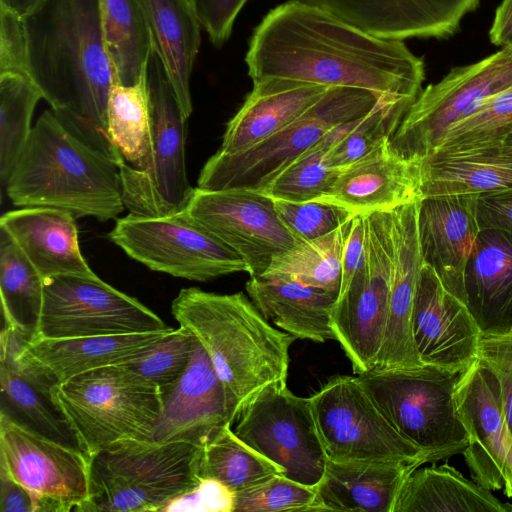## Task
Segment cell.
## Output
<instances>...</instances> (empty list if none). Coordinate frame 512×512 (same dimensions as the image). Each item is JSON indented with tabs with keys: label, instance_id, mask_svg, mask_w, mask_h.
<instances>
[{
	"label": "cell",
	"instance_id": "d4e9b609",
	"mask_svg": "<svg viewBox=\"0 0 512 512\" xmlns=\"http://www.w3.org/2000/svg\"><path fill=\"white\" fill-rule=\"evenodd\" d=\"M389 140L340 169L329 194L319 200L366 216L421 199L419 161L398 155Z\"/></svg>",
	"mask_w": 512,
	"mask_h": 512
},
{
	"label": "cell",
	"instance_id": "f35d334b",
	"mask_svg": "<svg viewBox=\"0 0 512 512\" xmlns=\"http://www.w3.org/2000/svg\"><path fill=\"white\" fill-rule=\"evenodd\" d=\"M341 227L320 238L300 242L276 256L262 275L284 277L303 284L340 293Z\"/></svg>",
	"mask_w": 512,
	"mask_h": 512
},
{
	"label": "cell",
	"instance_id": "277c9868",
	"mask_svg": "<svg viewBox=\"0 0 512 512\" xmlns=\"http://www.w3.org/2000/svg\"><path fill=\"white\" fill-rule=\"evenodd\" d=\"M119 160L94 147L50 110L33 125L5 185L17 207L45 206L76 219H117L125 209Z\"/></svg>",
	"mask_w": 512,
	"mask_h": 512
},
{
	"label": "cell",
	"instance_id": "816d5d0a",
	"mask_svg": "<svg viewBox=\"0 0 512 512\" xmlns=\"http://www.w3.org/2000/svg\"><path fill=\"white\" fill-rule=\"evenodd\" d=\"M341 232L342 281L339 295L346 291L364 259L366 249L365 217L353 215L341 226Z\"/></svg>",
	"mask_w": 512,
	"mask_h": 512
},
{
	"label": "cell",
	"instance_id": "f907efd6",
	"mask_svg": "<svg viewBox=\"0 0 512 512\" xmlns=\"http://www.w3.org/2000/svg\"><path fill=\"white\" fill-rule=\"evenodd\" d=\"M210 42L221 47L230 38L234 23L248 0H187Z\"/></svg>",
	"mask_w": 512,
	"mask_h": 512
},
{
	"label": "cell",
	"instance_id": "ab89813d",
	"mask_svg": "<svg viewBox=\"0 0 512 512\" xmlns=\"http://www.w3.org/2000/svg\"><path fill=\"white\" fill-rule=\"evenodd\" d=\"M511 131L512 86L495 94L474 113L450 127L431 154L486 146Z\"/></svg>",
	"mask_w": 512,
	"mask_h": 512
},
{
	"label": "cell",
	"instance_id": "52a82bcc",
	"mask_svg": "<svg viewBox=\"0 0 512 512\" xmlns=\"http://www.w3.org/2000/svg\"><path fill=\"white\" fill-rule=\"evenodd\" d=\"M460 375L422 365L373 368L357 376L397 431L423 452L428 462H436L462 454L468 444L456 402Z\"/></svg>",
	"mask_w": 512,
	"mask_h": 512
},
{
	"label": "cell",
	"instance_id": "b9f144b4",
	"mask_svg": "<svg viewBox=\"0 0 512 512\" xmlns=\"http://www.w3.org/2000/svg\"><path fill=\"white\" fill-rule=\"evenodd\" d=\"M195 343L193 334L179 326L145 352L122 365L136 379L163 393L186 371Z\"/></svg>",
	"mask_w": 512,
	"mask_h": 512
},
{
	"label": "cell",
	"instance_id": "681fc988",
	"mask_svg": "<svg viewBox=\"0 0 512 512\" xmlns=\"http://www.w3.org/2000/svg\"><path fill=\"white\" fill-rule=\"evenodd\" d=\"M235 492L223 483L201 478L188 492L170 500L160 512H234Z\"/></svg>",
	"mask_w": 512,
	"mask_h": 512
},
{
	"label": "cell",
	"instance_id": "cb8c5ba5",
	"mask_svg": "<svg viewBox=\"0 0 512 512\" xmlns=\"http://www.w3.org/2000/svg\"><path fill=\"white\" fill-rule=\"evenodd\" d=\"M476 195L422 197L418 235L423 263L464 302V273L480 232Z\"/></svg>",
	"mask_w": 512,
	"mask_h": 512
},
{
	"label": "cell",
	"instance_id": "f546056e",
	"mask_svg": "<svg viewBox=\"0 0 512 512\" xmlns=\"http://www.w3.org/2000/svg\"><path fill=\"white\" fill-rule=\"evenodd\" d=\"M246 291L268 321L296 339L335 340L331 314L338 294L270 275L250 277Z\"/></svg>",
	"mask_w": 512,
	"mask_h": 512
},
{
	"label": "cell",
	"instance_id": "74e56055",
	"mask_svg": "<svg viewBox=\"0 0 512 512\" xmlns=\"http://www.w3.org/2000/svg\"><path fill=\"white\" fill-rule=\"evenodd\" d=\"M43 94L29 74L0 73V180L5 187L32 130Z\"/></svg>",
	"mask_w": 512,
	"mask_h": 512
},
{
	"label": "cell",
	"instance_id": "4316f807",
	"mask_svg": "<svg viewBox=\"0 0 512 512\" xmlns=\"http://www.w3.org/2000/svg\"><path fill=\"white\" fill-rule=\"evenodd\" d=\"M464 303L482 337L512 333V231L480 230L465 268Z\"/></svg>",
	"mask_w": 512,
	"mask_h": 512
},
{
	"label": "cell",
	"instance_id": "9c48e42d",
	"mask_svg": "<svg viewBox=\"0 0 512 512\" xmlns=\"http://www.w3.org/2000/svg\"><path fill=\"white\" fill-rule=\"evenodd\" d=\"M152 103V146L142 169L119 164L122 197L129 213L165 216L185 209L194 188L185 162L187 117L152 43L148 63Z\"/></svg>",
	"mask_w": 512,
	"mask_h": 512
},
{
	"label": "cell",
	"instance_id": "7a4b0ae2",
	"mask_svg": "<svg viewBox=\"0 0 512 512\" xmlns=\"http://www.w3.org/2000/svg\"><path fill=\"white\" fill-rule=\"evenodd\" d=\"M29 72L55 114L121 159L107 130L113 68L98 0H40L24 15Z\"/></svg>",
	"mask_w": 512,
	"mask_h": 512
},
{
	"label": "cell",
	"instance_id": "2e32d148",
	"mask_svg": "<svg viewBox=\"0 0 512 512\" xmlns=\"http://www.w3.org/2000/svg\"><path fill=\"white\" fill-rule=\"evenodd\" d=\"M168 327L139 300L99 277L60 276L44 282L40 313L28 341L144 333Z\"/></svg>",
	"mask_w": 512,
	"mask_h": 512
},
{
	"label": "cell",
	"instance_id": "ffe728a7",
	"mask_svg": "<svg viewBox=\"0 0 512 512\" xmlns=\"http://www.w3.org/2000/svg\"><path fill=\"white\" fill-rule=\"evenodd\" d=\"M412 331L423 365L463 373L477 360L482 335L474 317L424 263L414 298Z\"/></svg>",
	"mask_w": 512,
	"mask_h": 512
},
{
	"label": "cell",
	"instance_id": "5b68a950",
	"mask_svg": "<svg viewBox=\"0 0 512 512\" xmlns=\"http://www.w3.org/2000/svg\"><path fill=\"white\" fill-rule=\"evenodd\" d=\"M48 399L89 457L125 441H145L163 409L159 389L122 364L93 369L52 385Z\"/></svg>",
	"mask_w": 512,
	"mask_h": 512
},
{
	"label": "cell",
	"instance_id": "db71d44e",
	"mask_svg": "<svg viewBox=\"0 0 512 512\" xmlns=\"http://www.w3.org/2000/svg\"><path fill=\"white\" fill-rule=\"evenodd\" d=\"M0 511L1 512H37L36 505L20 484L0 472Z\"/></svg>",
	"mask_w": 512,
	"mask_h": 512
},
{
	"label": "cell",
	"instance_id": "4fadbf2b",
	"mask_svg": "<svg viewBox=\"0 0 512 512\" xmlns=\"http://www.w3.org/2000/svg\"><path fill=\"white\" fill-rule=\"evenodd\" d=\"M235 422V434L278 465L282 475L310 487L321 481L328 457L310 398L293 394L286 382H274L243 406Z\"/></svg>",
	"mask_w": 512,
	"mask_h": 512
},
{
	"label": "cell",
	"instance_id": "d590c367",
	"mask_svg": "<svg viewBox=\"0 0 512 512\" xmlns=\"http://www.w3.org/2000/svg\"><path fill=\"white\" fill-rule=\"evenodd\" d=\"M231 425L215 428L203 441L201 478L215 479L236 493L282 474L278 465L242 441Z\"/></svg>",
	"mask_w": 512,
	"mask_h": 512
},
{
	"label": "cell",
	"instance_id": "5bb4252c",
	"mask_svg": "<svg viewBox=\"0 0 512 512\" xmlns=\"http://www.w3.org/2000/svg\"><path fill=\"white\" fill-rule=\"evenodd\" d=\"M365 217L364 259L331 314V328L351 362L354 374L374 368L388 316L392 235L391 211Z\"/></svg>",
	"mask_w": 512,
	"mask_h": 512
},
{
	"label": "cell",
	"instance_id": "6da1fadb",
	"mask_svg": "<svg viewBox=\"0 0 512 512\" xmlns=\"http://www.w3.org/2000/svg\"><path fill=\"white\" fill-rule=\"evenodd\" d=\"M252 81L279 78L413 97L425 65L401 40L373 36L301 0L271 9L254 28L245 56Z\"/></svg>",
	"mask_w": 512,
	"mask_h": 512
},
{
	"label": "cell",
	"instance_id": "680465c9",
	"mask_svg": "<svg viewBox=\"0 0 512 512\" xmlns=\"http://www.w3.org/2000/svg\"><path fill=\"white\" fill-rule=\"evenodd\" d=\"M512 46V45H511Z\"/></svg>",
	"mask_w": 512,
	"mask_h": 512
},
{
	"label": "cell",
	"instance_id": "ac0fdd59",
	"mask_svg": "<svg viewBox=\"0 0 512 512\" xmlns=\"http://www.w3.org/2000/svg\"><path fill=\"white\" fill-rule=\"evenodd\" d=\"M175 328L160 331L28 341L3 327L0 361L17 368L48 397L49 388L78 374L139 356Z\"/></svg>",
	"mask_w": 512,
	"mask_h": 512
},
{
	"label": "cell",
	"instance_id": "d6a6232c",
	"mask_svg": "<svg viewBox=\"0 0 512 512\" xmlns=\"http://www.w3.org/2000/svg\"><path fill=\"white\" fill-rule=\"evenodd\" d=\"M490 490L444 464L415 469L404 482L393 512H511Z\"/></svg>",
	"mask_w": 512,
	"mask_h": 512
},
{
	"label": "cell",
	"instance_id": "e0dca14e",
	"mask_svg": "<svg viewBox=\"0 0 512 512\" xmlns=\"http://www.w3.org/2000/svg\"><path fill=\"white\" fill-rule=\"evenodd\" d=\"M184 212L238 253L250 277L264 274L276 256L300 243L277 213L274 199L261 192L196 187Z\"/></svg>",
	"mask_w": 512,
	"mask_h": 512
},
{
	"label": "cell",
	"instance_id": "7402d4cb",
	"mask_svg": "<svg viewBox=\"0 0 512 512\" xmlns=\"http://www.w3.org/2000/svg\"><path fill=\"white\" fill-rule=\"evenodd\" d=\"M382 39L446 38L480 0H301Z\"/></svg>",
	"mask_w": 512,
	"mask_h": 512
},
{
	"label": "cell",
	"instance_id": "ba28073f",
	"mask_svg": "<svg viewBox=\"0 0 512 512\" xmlns=\"http://www.w3.org/2000/svg\"><path fill=\"white\" fill-rule=\"evenodd\" d=\"M380 98L383 97L365 89L330 87L298 118L258 144L234 154L217 151L201 169L197 187L262 192L327 131L366 115Z\"/></svg>",
	"mask_w": 512,
	"mask_h": 512
},
{
	"label": "cell",
	"instance_id": "11a10c76",
	"mask_svg": "<svg viewBox=\"0 0 512 512\" xmlns=\"http://www.w3.org/2000/svg\"><path fill=\"white\" fill-rule=\"evenodd\" d=\"M489 37L496 46L512 45V0H503L496 9Z\"/></svg>",
	"mask_w": 512,
	"mask_h": 512
},
{
	"label": "cell",
	"instance_id": "9a60e30c",
	"mask_svg": "<svg viewBox=\"0 0 512 512\" xmlns=\"http://www.w3.org/2000/svg\"><path fill=\"white\" fill-rule=\"evenodd\" d=\"M309 398L328 459L428 462L387 419L358 376L334 377Z\"/></svg>",
	"mask_w": 512,
	"mask_h": 512
},
{
	"label": "cell",
	"instance_id": "30bf717a",
	"mask_svg": "<svg viewBox=\"0 0 512 512\" xmlns=\"http://www.w3.org/2000/svg\"><path fill=\"white\" fill-rule=\"evenodd\" d=\"M110 240L150 270L205 282L247 272L243 258L183 211L165 216L129 213L117 219Z\"/></svg>",
	"mask_w": 512,
	"mask_h": 512
},
{
	"label": "cell",
	"instance_id": "1f68e13d",
	"mask_svg": "<svg viewBox=\"0 0 512 512\" xmlns=\"http://www.w3.org/2000/svg\"><path fill=\"white\" fill-rule=\"evenodd\" d=\"M152 43L184 115L192 113L190 78L201 43V24L187 0H139Z\"/></svg>",
	"mask_w": 512,
	"mask_h": 512
},
{
	"label": "cell",
	"instance_id": "7c38bea8",
	"mask_svg": "<svg viewBox=\"0 0 512 512\" xmlns=\"http://www.w3.org/2000/svg\"><path fill=\"white\" fill-rule=\"evenodd\" d=\"M89 457L21 423L2 408L0 472L25 488L37 512H81L90 494Z\"/></svg>",
	"mask_w": 512,
	"mask_h": 512
},
{
	"label": "cell",
	"instance_id": "f5cc1de1",
	"mask_svg": "<svg viewBox=\"0 0 512 512\" xmlns=\"http://www.w3.org/2000/svg\"><path fill=\"white\" fill-rule=\"evenodd\" d=\"M480 229L512 231V190L477 197Z\"/></svg>",
	"mask_w": 512,
	"mask_h": 512
},
{
	"label": "cell",
	"instance_id": "60d3db41",
	"mask_svg": "<svg viewBox=\"0 0 512 512\" xmlns=\"http://www.w3.org/2000/svg\"><path fill=\"white\" fill-rule=\"evenodd\" d=\"M416 98L383 97L364 115L356 128L328 155L342 169L389 140Z\"/></svg>",
	"mask_w": 512,
	"mask_h": 512
},
{
	"label": "cell",
	"instance_id": "ee69618b",
	"mask_svg": "<svg viewBox=\"0 0 512 512\" xmlns=\"http://www.w3.org/2000/svg\"><path fill=\"white\" fill-rule=\"evenodd\" d=\"M0 380L2 397L34 425V429L63 442L73 438L48 397L12 364L0 361Z\"/></svg>",
	"mask_w": 512,
	"mask_h": 512
},
{
	"label": "cell",
	"instance_id": "4dcf8cb0",
	"mask_svg": "<svg viewBox=\"0 0 512 512\" xmlns=\"http://www.w3.org/2000/svg\"><path fill=\"white\" fill-rule=\"evenodd\" d=\"M421 198L487 195L512 190V148L489 145L434 153L419 161Z\"/></svg>",
	"mask_w": 512,
	"mask_h": 512
},
{
	"label": "cell",
	"instance_id": "3957f363",
	"mask_svg": "<svg viewBox=\"0 0 512 512\" xmlns=\"http://www.w3.org/2000/svg\"><path fill=\"white\" fill-rule=\"evenodd\" d=\"M171 313L208 354L234 422L260 390L286 382L289 349L296 338L273 327L242 292L183 288L171 303Z\"/></svg>",
	"mask_w": 512,
	"mask_h": 512
},
{
	"label": "cell",
	"instance_id": "e575fe53",
	"mask_svg": "<svg viewBox=\"0 0 512 512\" xmlns=\"http://www.w3.org/2000/svg\"><path fill=\"white\" fill-rule=\"evenodd\" d=\"M113 76L124 85L137 82L152 51V37L139 0H98Z\"/></svg>",
	"mask_w": 512,
	"mask_h": 512
},
{
	"label": "cell",
	"instance_id": "7dc6e473",
	"mask_svg": "<svg viewBox=\"0 0 512 512\" xmlns=\"http://www.w3.org/2000/svg\"><path fill=\"white\" fill-rule=\"evenodd\" d=\"M477 361L491 370L500 384L506 422L512 433V333L481 337Z\"/></svg>",
	"mask_w": 512,
	"mask_h": 512
},
{
	"label": "cell",
	"instance_id": "8d00e7d4",
	"mask_svg": "<svg viewBox=\"0 0 512 512\" xmlns=\"http://www.w3.org/2000/svg\"><path fill=\"white\" fill-rule=\"evenodd\" d=\"M44 280L9 235L0 229V292L4 327L32 337Z\"/></svg>",
	"mask_w": 512,
	"mask_h": 512
},
{
	"label": "cell",
	"instance_id": "8fae6325",
	"mask_svg": "<svg viewBox=\"0 0 512 512\" xmlns=\"http://www.w3.org/2000/svg\"><path fill=\"white\" fill-rule=\"evenodd\" d=\"M512 86V46L466 66L454 67L418 94L397 130L391 148L420 161L430 155L446 131L485 101Z\"/></svg>",
	"mask_w": 512,
	"mask_h": 512
},
{
	"label": "cell",
	"instance_id": "bcb514c9",
	"mask_svg": "<svg viewBox=\"0 0 512 512\" xmlns=\"http://www.w3.org/2000/svg\"><path fill=\"white\" fill-rule=\"evenodd\" d=\"M275 208L290 232L300 241H311L339 229L353 215L325 200L290 202L275 200Z\"/></svg>",
	"mask_w": 512,
	"mask_h": 512
},
{
	"label": "cell",
	"instance_id": "f1b7e54d",
	"mask_svg": "<svg viewBox=\"0 0 512 512\" xmlns=\"http://www.w3.org/2000/svg\"><path fill=\"white\" fill-rule=\"evenodd\" d=\"M330 87L289 79L253 81V88L226 125L222 154H234L258 144L290 124Z\"/></svg>",
	"mask_w": 512,
	"mask_h": 512
},
{
	"label": "cell",
	"instance_id": "9f6ffc18",
	"mask_svg": "<svg viewBox=\"0 0 512 512\" xmlns=\"http://www.w3.org/2000/svg\"><path fill=\"white\" fill-rule=\"evenodd\" d=\"M39 1L40 0H0V3L24 16L32 10Z\"/></svg>",
	"mask_w": 512,
	"mask_h": 512
},
{
	"label": "cell",
	"instance_id": "6f0895ef",
	"mask_svg": "<svg viewBox=\"0 0 512 512\" xmlns=\"http://www.w3.org/2000/svg\"><path fill=\"white\" fill-rule=\"evenodd\" d=\"M489 145H503V146H507V147H511L512 148V131L510 133L506 134L505 136H503L498 141H496V142H494L492 144H489ZM489 145H486V146H489Z\"/></svg>",
	"mask_w": 512,
	"mask_h": 512
},
{
	"label": "cell",
	"instance_id": "603a6c76",
	"mask_svg": "<svg viewBox=\"0 0 512 512\" xmlns=\"http://www.w3.org/2000/svg\"><path fill=\"white\" fill-rule=\"evenodd\" d=\"M162 395V413L147 440L141 442L203 443L215 428L234 423L222 383L197 339L186 371Z\"/></svg>",
	"mask_w": 512,
	"mask_h": 512
},
{
	"label": "cell",
	"instance_id": "484cf974",
	"mask_svg": "<svg viewBox=\"0 0 512 512\" xmlns=\"http://www.w3.org/2000/svg\"><path fill=\"white\" fill-rule=\"evenodd\" d=\"M6 232L45 281L60 276L98 277L80 249L76 218L68 211L45 206L5 212Z\"/></svg>",
	"mask_w": 512,
	"mask_h": 512
},
{
	"label": "cell",
	"instance_id": "d6986e66",
	"mask_svg": "<svg viewBox=\"0 0 512 512\" xmlns=\"http://www.w3.org/2000/svg\"><path fill=\"white\" fill-rule=\"evenodd\" d=\"M456 402L467 431L464 459L474 481L512 498V433L496 376L477 360L461 373Z\"/></svg>",
	"mask_w": 512,
	"mask_h": 512
},
{
	"label": "cell",
	"instance_id": "83f0119b",
	"mask_svg": "<svg viewBox=\"0 0 512 512\" xmlns=\"http://www.w3.org/2000/svg\"><path fill=\"white\" fill-rule=\"evenodd\" d=\"M422 463L328 459L315 487V512H393L402 486Z\"/></svg>",
	"mask_w": 512,
	"mask_h": 512
},
{
	"label": "cell",
	"instance_id": "c3c4849f",
	"mask_svg": "<svg viewBox=\"0 0 512 512\" xmlns=\"http://www.w3.org/2000/svg\"><path fill=\"white\" fill-rule=\"evenodd\" d=\"M29 74L24 16L0 3V73Z\"/></svg>",
	"mask_w": 512,
	"mask_h": 512
},
{
	"label": "cell",
	"instance_id": "44dd1931",
	"mask_svg": "<svg viewBox=\"0 0 512 512\" xmlns=\"http://www.w3.org/2000/svg\"><path fill=\"white\" fill-rule=\"evenodd\" d=\"M419 200L391 210L390 299L383 343L374 368H413L423 365L412 331L414 298L423 265L418 235Z\"/></svg>",
	"mask_w": 512,
	"mask_h": 512
},
{
	"label": "cell",
	"instance_id": "f6af8a7d",
	"mask_svg": "<svg viewBox=\"0 0 512 512\" xmlns=\"http://www.w3.org/2000/svg\"><path fill=\"white\" fill-rule=\"evenodd\" d=\"M315 487L293 481L282 474L235 493L234 512H315Z\"/></svg>",
	"mask_w": 512,
	"mask_h": 512
},
{
	"label": "cell",
	"instance_id": "7bdbcfd3",
	"mask_svg": "<svg viewBox=\"0 0 512 512\" xmlns=\"http://www.w3.org/2000/svg\"><path fill=\"white\" fill-rule=\"evenodd\" d=\"M328 155L327 151L313 146L284 168L261 193L290 202L327 196L340 172L331 165Z\"/></svg>",
	"mask_w": 512,
	"mask_h": 512
},
{
	"label": "cell",
	"instance_id": "8992f818",
	"mask_svg": "<svg viewBox=\"0 0 512 512\" xmlns=\"http://www.w3.org/2000/svg\"><path fill=\"white\" fill-rule=\"evenodd\" d=\"M202 444L125 441L91 457L90 494L81 512H160L201 480Z\"/></svg>",
	"mask_w": 512,
	"mask_h": 512
},
{
	"label": "cell",
	"instance_id": "836d02e7",
	"mask_svg": "<svg viewBox=\"0 0 512 512\" xmlns=\"http://www.w3.org/2000/svg\"><path fill=\"white\" fill-rule=\"evenodd\" d=\"M109 138L126 164L142 169L152 146V103L148 69L131 85L114 76L107 103Z\"/></svg>",
	"mask_w": 512,
	"mask_h": 512
}]
</instances>
